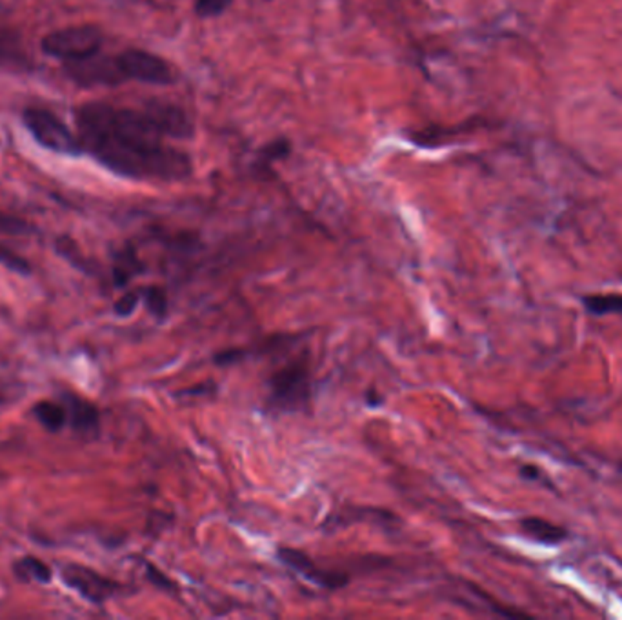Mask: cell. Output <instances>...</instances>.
<instances>
[{
    "label": "cell",
    "instance_id": "obj_1",
    "mask_svg": "<svg viewBox=\"0 0 622 620\" xmlns=\"http://www.w3.org/2000/svg\"><path fill=\"white\" fill-rule=\"evenodd\" d=\"M40 48L48 57L68 62H79L101 53L102 31L91 24L70 26L48 33L40 40Z\"/></svg>",
    "mask_w": 622,
    "mask_h": 620
},
{
    "label": "cell",
    "instance_id": "obj_2",
    "mask_svg": "<svg viewBox=\"0 0 622 620\" xmlns=\"http://www.w3.org/2000/svg\"><path fill=\"white\" fill-rule=\"evenodd\" d=\"M268 402L283 412H295L308 404L311 397L310 368L303 360L290 362L277 369L270 380Z\"/></svg>",
    "mask_w": 622,
    "mask_h": 620
},
{
    "label": "cell",
    "instance_id": "obj_3",
    "mask_svg": "<svg viewBox=\"0 0 622 620\" xmlns=\"http://www.w3.org/2000/svg\"><path fill=\"white\" fill-rule=\"evenodd\" d=\"M22 119L42 148L60 155H80L84 152L80 139L55 113L44 108H27Z\"/></svg>",
    "mask_w": 622,
    "mask_h": 620
},
{
    "label": "cell",
    "instance_id": "obj_4",
    "mask_svg": "<svg viewBox=\"0 0 622 620\" xmlns=\"http://www.w3.org/2000/svg\"><path fill=\"white\" fill-rule=\"evenodd\" d=\"M117 60L126 80L132 79L158 86H167L177 80V73L169 62L156 53L145 49H126L117 57Z\"/></svg>",
    "mask_w": 622,
    "mask_h": 620
},
{
    "label": "cell",
    "instance_id": "obj_5",
    "mask_svg": "<svg viewBox=\"0 0 622 620\" xmlns=\"http://www.w3.org/2000/svg\"><path fill=\"white\" fill-rule=\"evenodd\" d=\"M60 579L70 590L77 592L82 599L93 604H104L119 590V586L113 581L75 562L62 566Z\"/></svg>",
    "mask_w": 622,
    "mask_h": 620
},
{
    "label": "cell",
    "instance_id": "obj_6",
    "mask_svg": "<svg viewBox=\"0 0 622 620\" xmlns=\"http://www.w3.org/2000/svg\"><path fill=\"white\" fill-rule=\"evenodd\" d=\"M68 75L80 86H115L126 80L117 57H88L79 62H68Z\"/></svg>",
    "mask_w": 622,
    "mask_h": 620
},
{
    "label": "cell",
    "instance_id": "obj_7",
    "mask_svg": "<svg viewBox=\"0 0 622 620\" xmlns=\"http://www.w3.org/2000/svg\"><path fill=\"white\" fill-rule=\"evenodd\" d=\"M277 557L290 566L292 570H295L297 573H301L303 577L310 579L315 584L327 588V590H340L348 584V575L338 573V572H327V570H320L315 566V562L311 561L310 557L301 551V550H294L288 546H281L277 550Z\"/></svg>",
    "mask_w": 622,
    "mask_h": 620
},
{
    "label": "cell",
    "instance_id": "obj_8",
    "mask_svg": "<svg viewBox=\"0 0 622 620\" xmlns=\"http://www.w3.org/2000/svg\"><path fill=\"white\" fill-rule=\"evenodd\" d=\"M64 406L68 412V424L71 426V430L86 439H97L99 432H101V413L97 410L95 404H91L90 401H84L77 395L66 393L64 395Z\"/></svg>",
    "mask_w": 622,
    "mask_h": 620
},
{
    "label": "cell",
    "instance_id": "obj_9",
    "mask_svg": "<svg viewBox=\"0 0 622 620\" xmlns=\"http://www.w3.org/2000/svg\"><path fill=\"white\" fill-rule=\"evenodd\" d=\"M146 110L156 119L160 132L166 135V139H191L193 137V123L188 117V113L175 104L169 102H158L152 101L146 104Z\"/></svg>",
    "mask_w": 622,
    "mask_h": 620
},
{
    "label": "cell",
    "instance_id": "obj_10",
    "mask_svg": "<svg viewBox=\"0 0 622 620\" xmlns=\"http://www.w3.org/2000/svg\"><path fill=\"white\" fill-rule=\"evenodd\" d=\"M520 529L526 537L531 540H537L546 546H557L568 539V531L550 520H544L541 517H526L520 520Z\"/></svg>",
    "mask_w": 622,
    "mask_h": 620
},
{
    "label": "cell",
    "instance_id": "obj_11",
    "mask_svg": "<svg viewBox=\"0 0 622 620\" xmlns=\"http://www.w3.org/2000/svg\"><path fill=\"white\" fill-rule=\"evenodd\" d=\"M33 415L48 432H60L68 424V412L60 402L42 401L35 404Z\"/></svg>",
    "mask_w": 622,
    "mask_h": 620
},
{
    "label": "cell",
    "instance_id": "obj_12",
    "mask_svg": "<svg viewBox=\"0 0 622 620\" xmlns=\"http://www.w3.org/2000/svg\"><path fill=\"white\" fill-rule=\"evenodd\" d=\"M15 575L20 581H29V583H38V584H48L51 583V568L38 561L37 557H22L20 561H16L15 564Z\"/></svg>",
    "mask_w": 622,
    "mask_h": 620
},
{
    "label": "cell",
    "instance_id": "obj_13",
    "mask_svg": "<svg viewBox=\"0 0 622 620\" xmlns=\"http://www.w3.org/2000/svg\"><path fill=\"white\" fill-rule=\"evenodd\" d=\"M0 66H7V68L27 66V57L22 51V44L13 33L4 31V29H0Z\"/></svg>",
    "mask_w": 622,
    "mask_h": 620
},
{
    "label": "cell",
    "instance_id": "obj_14",
    "mask_svg": "<svg viewBox=\"0 0 622 620\" xmlns=\"http://www.w3.org/2000/svg\"><path fill=\"white\" fill-rule=\"evenodd\" d=\"M584 310L595 316H605V315H622V294H594V295H584L581 299Z\"/></svg>",
    "mask_w": 622,
    "mask_h": 620
},
{
    "label": "cell",
    "instance_id": "obj_15",
    "mask_svg": "<svg viewBox=\"0 0 622 620\" xmlns=\"http://www.w3.org/2000/svg\"><path fill=\"white\" fill-rule=\"evenodd\" d=\"M137 270H141V264H139V259L135 257V253L132 250H126L123 251L119 257H117V264L113 268V275H115V283L117 284H126L135 273Z\"/></svg>",
    "mask_w": 622,
    "mask_h": 620
},
{
    "label": "cell",
    "instance_id": "obj_16",
    "mask_svg": "<svg viewBox=\"0 0 622 620\" xmlns=\"http://www.w3.org/2000/svg\"><path fill=\"white\" fill-rule=\"evenodd\" d=\"M33 231H35V228L27 220H24L16 215H9L5 211H0V233L11 235V237H26V235H31Z\"/></svg>",
    "mask_w": 622,
    "mask_h": 620
},
{
    "label": "cell",
    "instance_id": "obj_17",
    "mask_svg": "<svg viewBox=\"0 0 622 620\" xmlns=\"http://www.w3.org/2000/svg\"><path fill=\"white\" fill-rule=\"evenodd\" d=\"M145 301H146V308L152 311V315L156 318H164L167 313V295L162 288L158 286H152L145 292Z\"/></svg>",
    "mask_w": 622,
    "mask_h": 620
},
{
    "label": "cell",
    "instance_id": "obj_18",
    "mask_svg": "<svg viewBox=\"0 0 622 620\" xmlns=\"http://www.w3.org/2000/svg\"><path fill=\"white\" fill-rule=\"evenodd\" d=\"M0 262H2L7 270H11V272H15V273H20V275H29V273H31L29 262H27L26 259H22L20 255H16L13 250L4 248V246H0Z\"/></svg>",
    "mask_w": 622,
    "mask_h": 620
},
{
    "label": "cell",
    "instance_id": "obj_19",
    "mask_svg": "<svg viewBox=\"0 0 622 620\" xmlns=\"http://www.w3.org/2000/svg\"><path fill=\"white\" fill-rule=\"evenodd\" d=\"M233 0H197L195 2V13L200 18H211L220 13H224Z\"/></svg>",
    "mask_w": 622,
    "mask_h": 620
},
{
    "label": "cell",
    "instance_id": "obj_20",
    "mask_svg": "<svg viewBox=\"0 0 622 620\" xmlns=\"http://www.w3.org/2000/svg\"><path fill=\"white\" fill-rule=\"evenodd\" d=\"M55 248H57V251H59L64 259H68L75 268H82L84 257L80 255L77 244H75L71 239L60 237L59 241H55Z\"/></svg>",
    "mask_w": 622,
    "mask_h": 620
},
{
    "label": "cell",
    "instance_id": "obj_21",
    "mask_svg": "<svg viewBox=\"0 0 622 620\" xmlns=\"http://www.w3.org/2000/svg\"><path fill=\"white\" fill-rule=\"evenodd\" d=\"M292 152V144L286 139H279L275 143H270L268 146H264V150L261 152V162L263 164H272L273 160L284 158Z\"/></svg>",
    "mask_w": 622,
    "mask_h": 620
},
{
    "label": "cell",
    "instance_id": "obj_22",
    "mask_svg": "<svg viewBox=\"0 0 622 620\" xmlns=\"http://www.w3.org/2000/svg\"><path fill=\"white\" fill-rule=\"evenodd\" d=\"M141 301V295L135 294V292H128L124 294L113 306V311L119 315V316H128L132 315L134 311L137 310V305Z\"/></svg>",
    "mask_w": 622,
    "mask_h": 620
},
{
    "label": "cell",
    "instance_id": "obj_23",
    "mask_svg": "<svg viewBox=\"0 0 622 620\" xmlns=\"http://www.w3.org/2000/svg\"><path fill=\"white\" fill-rule=\"evenodd\" d=\"M520 475H522L524 478L537 480V478H541V469L531 465H522V467H520Z\"/></svg>",
    "mask_w": 622,
    "mask_h": 620
}]
</instances>
